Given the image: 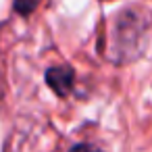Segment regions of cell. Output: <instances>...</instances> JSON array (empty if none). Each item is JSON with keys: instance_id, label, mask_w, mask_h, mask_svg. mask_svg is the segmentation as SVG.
<instances>
[{"instance_id": "cell-1", "label": "cell", "mask_w": 152, "mask_h": 152, "mask_svg": "<svg viewBox=\"0 0 152 152\" xmlns=\"http://www.w3.org/2000/svg\"><path fill=\"white\" fill-rule=\"evenodd\" d=\"M48 86L58 94V96H67V92L73 86V71L67 67H54L46 73Z\"/></svg>"}, {"instance_id": "cell-3", "label": "cell", "mask_w": 152, "mask_h": 152, "mask_svg": "<svg viewBox=\"0 0 152 152\" xmlns=\"http://www.w3.org/2000/svg\"><path fill=\"white\" fill-rule=\"evenodd\" d=\"M71 152H100V150H96L94 146H88V144H79V146L71 148Z\"/></svg>"}, {"instance_id": "cell-2", "label": "cell", "mask_w": 152, "mask_h": 152, "mask_svg": "<svg viewBox=\"0 0 152 152\" xmlns=\"http://www.w3.org/2000/svg\"><path fill=\"white\" fill-rule=\"evenodd\" d=\"M38 2H40V0H15V9L21 15H27V13H31L38 7Z\"/></svg>"}]
</instances>
